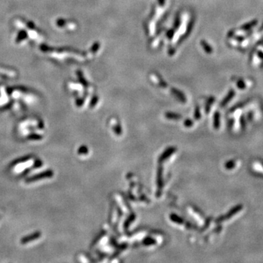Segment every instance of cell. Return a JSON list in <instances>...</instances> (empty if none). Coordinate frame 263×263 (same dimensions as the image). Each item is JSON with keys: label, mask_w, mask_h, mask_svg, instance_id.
I'll return each instance as SVG.
<instances>
[{"label": "cell", "mask_w": 263, "mask_h": 263, "mask_svg": "<svg viewBox=\"0 0 263 263\" xmlns=\"http://www.w3.org/2000/svg\"><path fill=\"white\" fill-rule=\"evenodd\" d=\"M256 24H257V21L256 20H254V21H250V22L247 23V24L243 25L241 26V29H243V30H249V29H251L254 26H256Z\"/></svg>", "instance_id": "obj_9"}, {"label": "cell", "mask_w": 263, "mask_h": 263, "mask_svg": "<svg viewBox=\"0 0 263 263\" xmlns=\"http://www.w3.org/2000/svg\"><path fill=\"white\" fill-rule=\"evenodd\" d=\"M29 138H30V139H33V140H35V139L39 140V139H41L42 137L40 136V135H31V136H29Z\"/></svg>", "instance_id": "obj_22"}, {"label": "cell", "mask_w": 263, "mask_h": 263, "mask_svg": "<svg viewBox=\"0 0 263 263\" xmlns=\"http://www.w3.org/2000/svg\"><path fill=\"white\" fill-rule=\"evenodd\" d=\"M176 151V149L175 147H169L162 154L161 156H159V163H162L163 162L165 161L166 159H167L174 152Z\"/></svg>", "instance_id": "obj_4"}, {"label": "cell", "mask_w": 263, "mask_h": 263, "mask_svg": "<svg viewBox=\"0 0 263 263\" xmlns=\"http://www.w3.org/2000/svg\"><path fill=\"white\" fill-rule=\"evenodd\" d=\"M183 124H184V126L186 127H192L193 124H194V122H193L191 119H186L185 120Z\"/></svg>", "instance_id": "obj_20"}, {"label": "cell", "mask_w": 263, "mask_h": 263, "mask_svg": "<svg viewBox=\"0 0 263 263\" xmlns=\"http://www.w3.org/2000/svg\"><path fill=\"white\" fill-rule=\"evenodd\" d=\"M113 130L115 133L116 134V135H121V133H122V130H121V126H120L119 124L115 125L114 127H113Z\"/></svg>", "instance_id": "obj_16"}, {"label": "cell", "mask_w": 263, "mask_h": 263, "mask_svg": "<svg viewBox=\"0 0 263 263\" xmlns=\"http://www.w3.org/2000/svg\"><path fill=\"white\" fill-rule=\"evenodd\" d=\"M165 116L167 119H170V120H179L181 119V116H180V115L178 114V113H170V112L166 113Z\"/></svg>", "instance_id": "obj_8"}, {"label": "cell", "mask_w": 263, "mask_h": 263, "mask_svg": "<svg viewBox=\"0 0 263 263\" xmlns=\"http://www.w3.org/2000/svg\"><path fill=\"white\" fill-rule=\"evenodd\" d=\"M135 219V214H132L131 215L129 216L128 219L125 221V222H124V229H125V230H127V229H128V227H130V225H131L132 222H133Z\"/></svg>", "instance_id": "obj_10"}, {"label": "cell", "mask_w": 263, "mask_h": 263, "mask_svg": "<svg viewBox=\"0 0 263 263\" xmlns=\"http://www.w3.org/2000/svg\"><path fill=\"white\" fill-rule=\"evenodd\" d=\"M165 2V0H159V3L160 5H163Z\"/></svg>", "instance_id": "obj_25"}, {"label": "cell", "mask_w": 263, "mask_h": 263, "mask_svg": "<svg viewBox=\"0 0 263 263\" xmlns=\"http://www.w3.org/2000/svg\"><path fill=\"white\" fill-rule=\"evenodd\" d=\"M40 236H41V233H40V232H35V233H32V234L22 238L21 240V243L22 244L29 243H31L32 241H35V240L38 239Z\"/></svg>", "instance_id": "obj_3"}, {"label": "cell", "mask_w": 263, "mask_h": 263, "mask_svg": "<svg viewBox=\"0 0 263 263\" xmlns=\"http://www.w3.org/2000/svg\"><path fill=\"white\" fill-rule=\"evenodd\" d=\"M78 154H80V155L87 154L88 153V149L85 146H81L78 149Z\"/></svg>", "instance_id": "obj_15"}, {"label": "cell", "mask_w": 263, "mask_h": 263, "mask_svg": "<svg viewBox=\"0 0 263 263\" xmlns=\"http://www.w3.org/2000/svg\"><path fill=\"white\" fill-rule=\"evenodd\" d=\"M233 167H235V162L233 161V160H232V161L227 162L226 164H225V167H226L227 169L230 170L232 169V168H233Z\"/></svg>", "instance_id": "obj_17"}, {"label": "cell", "mask_w": 263, "mask_h": 263, "mask_svg": "<svg viewBox=\"0 0 263 263\" xmlns=\"http://www.w3.org/2000/svg\"><path fill=\"white\" fill-rule=\"evenodd\" d=\"M241 209V206H240V205H238V206H236L235 208H233V209H232L231 211H230L226 216H222V217L219 218V219H218L216 221H217L218 222H222V221L225 220V219H230L232 216H233V215H235V214H237V213Z\"/></svg>", "instance_id": "obj_5"}, {"label": "cell", "mask_w": 263, "mask_h": 263, "mask_svg": "<svg viewBox=\"0 0 263 263\" xmlns=\"http://www.w3.org/2000/svg\"><path fill=\"white\" fill-rule=\"evenodd\" d=\"M214 98H211V99H210L209 100H208V103H207V105H206V108H205V110H206V113H209L210 107H211V104H212L213 102H214Z\"/></svg>", "instance_id": "obj_18"}, {"label": "cell", "mask_w": 263, "mask_h": 263, "mask_svg": "<svg viewBox=\"0 0 263 263\" xmlns=\"http://www.w3.org/2000/svg\"><path fill=\"white\" fill-rule=\"evenodd\" d=\"M237 85H238V88H241V89H243V88H245V87H246L245 83H244L243 82V80H239L238 81Z\"/></svg>", "instance_id": "obj_21"}, {"label": "cell", "mask_w": 263, "mask_h": 263, "mask_svg": "<svg viewBox=\"0 0 263 263\" xmlns=\"http://www.w3.org/2000/svg\"><path fill=\"white\" fill-rule=\"evenodd\" d=\"M201 45H202V46H203V49L205 50V51H206L208 54H211V53H212V48H211V46H210L209 45L206 43V42L203 40V41L201 42Z\"/></svg>", "instance_id": "obj_14"}, {"label": "cell", "mask_w": 263, "mask_h": 263, "mask_svg": "<svg viewBox=\"0 0 263 263\" xmlns=\"http://www.w3.org/2000/svg\"><path fill=\"white\" fill-rule=\"evenodd\" d=\"M234 96H235V91H233V90H230V92H229L228 94H227V96L225 98V99L222 101V103H221V106L222 107V106H225V105H226L228 103L230 100H231V99Z\"/></svg>", "instance_id": "obj_7"}, {"label": "cell", "mask_w": 263, "mask_h": 263, "mask_svg": "<svg viewBox=\"0 0 263 263\" xmlns=\"http://www.w3.org/2000/svg\"><path fill=\"white\" fill-rule=\"evenodd\" d=\"M172 93H173V94H175V95L176 96L180 101H182V102H186V97H185V96L183 95L182 93H180V91H178V90H176V89H172Z\"/></svg>", "instance_id": "obj_12"}, {"label": "cell", "mask_w": 263, "mask_h": 263, "mask_svg": "<svg viewBox=\"0 0 263 263\" xmlns=\"http://www.w3.org/2000/svg\"><path fill=\"white\" fill-rule=\"evenodd\" d=\"M156 183H157V190H156V197H160L162 194V190L163 187V177H162V166H159L158 167V170H157V178H156Z\"/></svg>", "instance_id": "obj_2"}, {"label": "cell", "mask_w": 263, "mask_h": 263, "mask_svg": "<svg viewBox=\"0 0 263 263\" xmlns=\"http://www.w3.org/2000/svg\"><path fill=\"white\" fill-rule=\"evenodd\" d=\"M194 118H195L196 120H199L200 119V111L199 107H197L195 109V112H194Z\"/></svg>", "instance_id": "obj_19"}, {"label": "cell", "mask_w": 263, "mask_h": 263, "mask_svg": "<svg viewBox=\"0 0 263 263\" xmlns=\"http://www.w3.org/2000/svg\"><path fill=\"white\" fill-rule=\"evenodd\" d=\"M53 176H54V171L51 170H48L44 171V172H40V173H38L37 174V175H33V176L27 178V179H26V182H27V183H32V182H35L37 181V180H39L40 179H45V178H51V177Z\"/></svg>", "instance_id": "obj_1"}, {"label": "cell", "mask_w": 263, "mask_h": 263, "mask_svg": "<svg viewBox=\"0 0 263 263\" xmlns=\"http://www.w3.org/2000/svg\"><path fill=\"white\" fill-rule=\"evenodd\" d=\"M96 102H97V98H96V97L93 98L92 100H91V108H92V107H94V105H96Z\"/></svg>", "instance_id": "obj_23"}, {"label": "cell", "mask_w": 263, "mask_h": 263, "mask_svg": "<svg viewBox=\"0 0 263 263\" xmlns=\"http://www.w3.org/2000/svg\"><path fill=\"white\" fill-rule=\"evenodd\" d=\"M170 220L172 221V222L178 224V225H182V224L184 223V221H183V219H182L181 217H180V216L176 215V214H171V215L170 216Z\"/></svg>", "instance_id": "obj_6"}, {"label": "cell", "mask_w": 263, "mask_h": 263, "mask_svg": "<svg viewBox=\"0 0 263 263\" xmlns=\"http://www.w3.org/2000/svg\"><path fill=\"white\" fill-rule=\"evenodd\" d=\"M143 244L145 246H151L154 245V244L156 243V241L155 239L152 238L151 237H147L146 238H144L143 240Z\"/></svg>", "instance_id": "obj_11"}, {"label": "cell", "mask_w": 263, "mask_h": 263, "mask_svg": "<svg viewBox=\"0 0 263 263\" xmlns=\"http://www.w3.org/2000/svg\"><path fill=\"white\" fill-rule=\"evenodd\" d=\"M219 116H219V113L218 112L215 113L214 117V126L216 130H217L219 127Z\"/></svg>", "instance_id": "obj_13"}, {"label": "cell", "mask_w": 263, "mask_h": 263, "mask_svg": "<svg viewBox=\"0 0 263 263\" xmlns=\"http://www.w3.org/2000/svg\"><path fill=\"white\" fill-rule=\"evenodd\" d=\"M258 56H259V57H260L261 59L263 60V53L262 52H261V51H259V52H258Z\"/></svg>", "instance_id": "obj_24"}]
</instances>
